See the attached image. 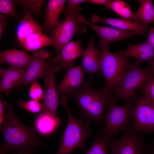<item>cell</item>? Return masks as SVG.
<instances>
[{"label":"cell","instance_id":"6da1fadb","mask_svg":"<svg viewBox=\"0 0 154 154\" xmlns=\"http://www.w3.org/2000/svg\"><path fill=\"white\" fill-rule=\"evenodd\" d=\"M6 112L4 123L0 125L3 142L0 147V154H8L12 150L38 153L36 148L45 147V143L38 137L34 127L22 123L16 116L12 106L3 102Z\"/></svg>","mask_w":154,"mask_h":154},{"label":"cell","instance_id":"7a4b0ae2","mask_svg":"<svg viewBox=\"0 0 154 154\" xmlns=\"http://www.w3.org/2000/svg\"><path fill=\"white\" fill-rule=\"evenodd\" d=\"M93 80L92 77H90L80 87L66 95L74 101L86 122H93L100 126L104 122V114L106 107L118 99L113 92L92 87L90 83Z\"/></svg>","mask_w":154,"mask_h":154},{"label":"cell","instance_id":"3957f363","mask_svg":"<svg viewBox=\"0 0 154 154\" xmlns=\"http://www.w3.org/2000/svg\"><path fill=\"white\" fill-rule=\"evenodd\" d=\"M68 99L65 95L60 100V104L64 106L66 111L68 122L55 154H72L77 148L85 150V141L92 135L91 129L88 128L90 123L86 122L82 117L78 119L73 116L67 105Z\"/></svg>","mask_w":154,"mask_h":154},{"label":"cell","instance_id":"277c9868","mask_svg":"<svg viewBox=\"0 0 154 154\" xmlns=\"http://www.w3.org/2000/svg\"><path fill=\"white\" fill-rule=\"evenodd\" d=\"M154 74L149 68L143 69L139 65L131 64L118 80L113 92L118 99H123L125 102L135 101L138 96L137 89Z\"/></svg>","mask_w":154,"mask_h":154},{"label":"cell","instance_id":"5b68a950","mask_svg":"<svg viewBox=\"0 0 154 154\" xmlns=\"http://www.w3.org/2000/svg\"><path fill=\"white\" fill-rule=\"evenodd\" d=\"M101 69L105 85L102 89L113 92L118 80L131 63L125 51L113 53L109 48L102 50Z\"/></svg>","mask_w":154,"mask_h":154},{"label":"cell","instance_id":"8992f818","mask_svg":"<svg viewBox=\"0 0 154 154\" xmlns=\"http://www.w3.org/2000/svg\"><path fill=\"white\" fill-rule=\"evenodd\" d=\"M117 102L110 104L104 116V127L100 129L102 134L112 138L120 131L126 129L132 113L135 107V101L126 102L121 106L116 105Z\"/></svg>","mask_w":154,"mask_h":154},{"label":"cell","instance_id":"52a82bcc","mask_svg":"<svg viewBox=\"0 0 154 154\" xmlns=\"http://www.w3.org/2000/svg\"><path fill=\"white\" fill-rule=\"evenodd\" d=\"M130 118L134 130L138 133L154 132V103L144 96H137Z\"/></svg>","mask_w":154,"mask_h":154},{"label":"cell","instance_id":"ba28073f","mask_svg":"<svg viewBox=\"0 0 154 154\" xmlns=\"http://www.w3.org/2000/svg\"><path fill=\"white\" fill-rule=\"evenodd\" d=\"M145 145L143 137L134 130L130 119L121 137L111 140L110 154H144Z\"/></svg>","mask_w":154,"mask_h":154},{"label":"cell","instance_id":"9c48e42d","mask_svg":"<svg viewBox=\"0 0 154 154\" xmlns=\"http://www.w3.org/2000/svg\"><path fill=\"white\" fill-rule=\"evenodd\" d=\"M77 15H70L61 22L52 35L54 48L56 53L70 40L76 34L85 33L86 25L77 19Z\"/></svg>","mask_w":154,"mask_h":154},{"label":"cell","instance_id":"30bf717a","mask_svg":"<svg viewBox=\"0 0 154 154\" xmlns=\"http://www.w3.org/2000/svg\"><path fill=\"white\" fill-rule=\"evenodd\" d=\"M43 76L44 80V93L42 111L57 116L58 106L60 104L56 85L55 74L61 68L50 60Z\"/></svg>","mask_w":154,"mask_h":154},{"label":"cell","instance_id":"8fae6325","mask_svg":"<svg viewBox=\"0 0 154 154\" xmlns=\"http://www.w3.org/2000/svg\"><path fill=\"white\" fill-rule=\"evenodd\" d=\"M80 21L91 27L101 38L98 46L102 50L108 48L111 43L126 40L135 35H144L140 33L118 29L115 28L97 25L87 20L83 16L79 14L77 17Z\"/></svg>","mask_w":154,"mask_h":154},{"label":"cell","instance_id":"7c38bea8","mask_svg":"<svg viewBox=\"0 0 154 154\" xmlns=\"http://www.w3.org/2000/svg\"><path fill=\"white\" fill-rule=\"evenodd\" d=\"M35 58L30 63L22 79L15 87L17 91L21 90L23 87L30 83L43 77L50 61L48 58L50 52L40 49L38 52H33Z\"/></svg>","mask_w":154,"mask_h":154},{"label":"cell","instance_id":"4fadbf2b","mask_svg":"<svg viewBox=\"0 0 154 154\" xmlns=\"http://www.w3.org/2000/svg\"><path fill=\"white\" fill-rule=\"evenodd\" d=\"M74 64H71L65 68L64 76L56 85L60 101L64 96L76 90L84 83L82 68L80 66H74Z\"/></svg>","mask_w":154,"mask_h":154},{"label":"cell","instance_id":"5bb4252c","mask_svg":"<svg viewBox=\"0 0 154 154\" xmlns=\"http://www.w3.org/2000/svg\"><path fill=\"white\" fill-rule=\"evenodd\" d=\"M82 65L83 71L90 74H102L101 69L102 52L96 47L94 39L92 36L83 50Z\"/></svg>","mask_w":154,"mask_h":154},{"label":"cell","instance_id":"9a60e30c","mask_svg":"<svg viewBox=\"0 0 154 154\" xmlns=\"http://www.w3.org/2000/svg\"><path fill=\"white\" fill-rule=\"evenodd\" d=\"M82 50L80 42L70 41L66 44L56 54L48 58L61 68L74 64L78 58L82 56Z\"/></svg>","mask_w":154,"mask_h":154},{"label":"cell","instance_id":"2e32d148","mask_svg":"<svg viewBox=\"0 0 154 154\" xmlns=\"http://www.w3.org/2000/svg\"><path fill=\"white\" fill-rule=\"evenodd\" d=\"M66 0H49L46 5L45 13V20L43 25L45 33L52 35L60 24V14L65 9Z\"/></svg>","mask_w":154,"mask_h":154},{"label":"cell","instance_id":"e0dca14e","mask_svg":"<svg viewBox=\"0 0 154 154\" xmlns=\"http://www.w3.org/2000/svg\"><path fill=\"white\" fill-rule=\"evenodd\" d=\"M34 58V56L16 49L6 50L0 53V63L16 69L28 68Z\"/></svg>","mask_w":154,"mask_h":154},{"label":"cell","instance_id":"ac0fdd59","mask_svg":"<svg viewBox=\"0 0 154 154\" xmlns=\"http://www.w3.org/2000/svg\"><path fill=\"white\" fill-rule=\"evenodd\" d=\"M91 21V22L93 23H106L118 29L136 32L143 35L148 30L147 25L130 20L103 18L96 14L92 15Z\"/></svg>","mask_w":154,"mask_h":154},{"label":"cell","instance_id":"d6986e66","mask_svg":"<svg viewBox=\"0 0 154 154\" xmlns=\"http://www.w3.org/2000/svg\"><path fill=\"white\" fill-rule=\"evenodd\" d=\"M61 124V119L57 116L42 111L35 118L34 128L39 134L48 136L53 133Z\"/></svg>","mask_w":154,"mask_h":154},{"label":"cell","instance_id":"ffe728a7","mask_svg":"<svg viewBox=\"0 0 154 154\" xmlns=\"http://www.w3.org/2000/svg\"><path fill=\"white\" fill-rule=\"evenodd\" d=\"M28 68L16 69L9 68L7 70L0 68V92L9 95L13 88L21 81Z\"/></svg>","mask_w":154,"mask_h":154},{"label":"cell","instance_id":"44dd1931","mask_svg":"<svg viewBox=\"0 0 154 154\" xmlns=\"http://www.w3.org/2000/svg\"><path fill=\"white\" fill-rule=\"evenodd\" d=\"M125 52L129 58L136 60V64H139L143 61H147L150 65L154 59V49L147 40L141 43H129Z\"/></svg>","mask_w":154,"mask_h":154},{"label":"cell","instance_id":"7402d4cb","mask_svg":"<svg viewBox=\"0 0 154 154\" xmlns=\"http://www.w3.org/2000/svg\"><path fill=\"white\" fill-rule=\"evenodd\" d=\"M19 43L26 50L32 51L51 45L53 40L42 32H35L27 36Z\"/></svg>","mask_w":154,"mask_h":154},{"label":"cell","instance_id":"603a6c76","mask_svg":"<svg viewBox=\"0 0 154 154\" xmlns=\"http://www.w3.org/2000/svg\"><path fill=\"white\" fill-rule=\"evenodd\" d=\"M25 15L18 25L17 35L19 42L33 33L42 32V28L34 20L32 15L25 12Z\"/></svg>","mask_w":154,"mask_h":154},{"label":"cell","instance_id":"cb8c5ba5","mask_svg":"<svg viewBox=\"0 0 154 154\" xmlns=\"http://www.w3.org/2000/svg\"><path fill=\"white\" fill-rule=\"evenodd\" d=\"M140 3L138 10L134 12L138 23L145 25L153 22L154 20V7L152 0H135Z\"/></svg>","mask_w":154,"mask_h":154},{"label":"cell","instance_id":"d4e9b609","mask_svg":"<svg viewBox=\"0 0 154 154\" xmlns=\"http://www.w3.org/2000/svg\"><path fill=\"white\" fill-rule=\"evenodd\" d=\"M105 8L112 10L123 19L138 23L134 12L131 11L128 4L124 1L120 0H109Z\"/></svg>","mask_w":154,"mask_h":154},{"label":"cell","instance_id":"484cf974","mask_svg":"<svg viewBox=\"0 0 154 154\" xmlns=\"http://www.w3.org/2000/svg\"><path fill=\"white\" fill-rule=\"evenodd\" d=\"M112 139L102 134L100 130L94 142L85 154H108V147Z\"/></svg>","mask_w":154,"mask_h":154},{"label":"cell","instance_id":"4316f807","mask_svg":"<svg viewBox=\"0 0 154 154\" xmlns=\"http://www.w3.org/2000/svg\"><path fill=\"white\" fill-rule=\"evenodd\" d=\"M17 4L21 5L25 12L31 15L33 13L39 12L41 9L44 2L42 0H16Z\"/></svg>","mask_w":154,"mask_h":154},{"label":"cell","instance_id":"83f0119b","mask_svg":"<svg viewBox=\"0 0 154 154\" xmlns=\"http://www.w3.org/2000/svg\"><path fill=\"white\" fill-rule=\"evenodd\" d=\"M16 4V0H0V13L6 15L13 19L18 17L19 15L15 7Z\"/></svg>","mask_w":154,"mask_h":154},{"label":"cell","instance_id":"f1b7e54d","mask_svg":"<svg viewBox=\"0 0 154 154\" xmlns=\"http://www.w3.org/2000/svg\"><path fill=\"white\" fill-rule=\"evenodd\" d=\"M18 104L20 108L30 112L36 113L41 112L42 110V104L39 101L32 100L28 101L20 100Z\"/></svg>","mask_w":154,"mask_h":154},{"label":"cell","instance_id":"f546056e","mask_svg":"<svg viewBox=\"0 0 154 154\" xmlns=\"http://www.w3.org/2000/svg\"><path fill=\"white\" fill-rule=\"evenodd\" d=\"M140 88L143 96L154 103V74L147 80Z\"/></svg>","mask_w":154,"mask_h":154},{"label":"cell","instance_id":"4dcf8cb0","mask_svg":"<svg viewBox=\"0 0 154 154\" xmlns=\"http://www.w3.org/2000/svg\"><path fill=\"white\" fill-rule=\"evenodd\" d=\"M86 1V0H66L67 5L64 11L65 15L67 17L70 15H78L80 14L81 9L79 5Z\"/></svg>","mask_w":154,"mask_h":154},{"label":"cell","instance_id":"1f68e13d","mask_svg":"<svg viewBox=\"0 0 154 154\" xmlns=\"http://www.w3.org/2000/svg\"><path fill=\"white\" fill-rule=\"evenodd\" d=\"M43 95V90L37 80L32 83L29 93L30 98L32 100L39 101L42 100Z\"/></svg>","mask_w":154,"mask_h":154},{"label":"cell","instance_id":"d6a6232c","mask_svg":"<svg viewBox=\"0 0 154 154\" xmlns=\"http://www.w3.org/2000/svg\"><path fill=\"white\" fill-rule=\"evenodd\" d=\"M8 16L5 14H0V38L7 24V18Z\"/></svg>","mask_w":154,"mask_h":154},{"label":"cell","instance_id":"836d02e7","mask_svg":"<svg viewBox=\"0 0 154 154\" xmlns=\"http://www.w3.org/2000/svg\"><path fill=\"white\" fill-rule=\"evenodd\" d=\"M145 36L148 42L154 49V27H150L148 34Z\"/></svg>","mask_w":154,"mask_h":154},{"label":"cell","instance_id":"e575fe53","mask_svg":"<svg viewBox=\"0 0 154 154\" xmlns=\"http://www.w3.org/2000/svg\"><path fill=\"white\" fill-rule=\"evenodd\" d=\"M6 117V112L3 102L0 99V125L4 122Z\"/></svg>","mask_w":154,"mask_h":154},{"label":"cell","instance_id":"d590c367","mask_svg":"<svg viewBox=\"0 0 154 154\" xmlns=\"http://www.w3.org/2000/svg\"><path fill=\"white\" fill-rule=\"evenodd\" d=\"M144 154H154V141L145 145Z\"/></svg>","mask_w":154,"mask_h":154},{"label":"cell","instance_id":"8d00e7d4","mask_svg":"<svg viewBox=\"0 0 154 154\" xmlns=\"http://www.w3.org/2000/svg\"><path fill=\"white\" fill-rule=\"evenodd\" d=\"M109 0H86V2L102 5L106 7L108 4Z\"/></svg>","mask_w":154,"mask_h":154},{"label":"cell","instance_id":"74e56055","mask_svg":"<svg viewBox=\"0 0 154 154\" xmlns=\"http://www.w3.org/2000/svg\"><path fill=\"white\" fill-rule=\"evenodd\" d=\"M11 154H34V153L26 151H17L16 152L13 153Z\"/></svg>","mask_w":154,"mask_h":154},{"label":"cell","instance_id":"f35d334b","mask_svg":"<svg viewBox=\"0 0 154 154\" xmlns=\"http://www.w3.org/2000/svg\"><path fill=\"white\" fill-rule=\"evenodd\" d=\"M149 68L151 69L154 73V59L152 63L150 65Z\"/></svg>","mask_w":154,"mask_h":154},{"label":"cell","instance_id":"ab89813d","mask_svg":"<svg viewBox=\"0 0 154 154\" xmlns=\"http://www.w3.org/2000/svg\"><path fill=\"white\" fill-rule=\"evenodd\" d=\"M153 23H154V20H153Z\"/></svg>","mask_w":154,"mask_h":154}]
</instances>
